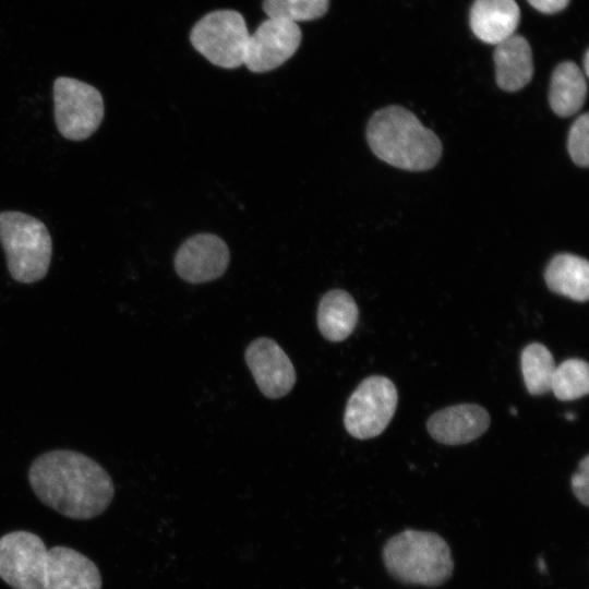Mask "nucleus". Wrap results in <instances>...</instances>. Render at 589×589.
I'll return each mask as SVG.
<instances>
[{
  "label": "nucleus",
  "instance_id": "nucleus-21",
  "mask_svg": "<svg viewBox=\"0 0 589 589\" xmlns=\"http://www.w3.org/2000/svg\"><path fill=\"white\" fill-rule=\"evenodd\" d=\"M329 0H264L263 10L269 19L288 22L312 21L323 16Z\"/></svg>",
  "mask_w": 589,
  "mask_h": 589
},
{
  "label": "nucleus",
  "instance_id": "nucleus-2",
  "mask_svg": "<svg viewBox=\"0 0 589 589\" xmlns=\"http://www.w3.org/2000/svg\"><path fill=\"white\" fill-rule=\"evenodd\" d=\"M366 140L377 158L404 170H429L442 155L437 135L402 106L375 111L366 127Z\"/></svg>",
  "mask_w": 589,
  "mask_h": 589
},
{
  "label": "nucleus",
  "instance_id": "nucleus-11",
  "mask_svg": "<svg viewBox=\"0 0 589 589\" xmlns=\"http://www.w3.org/2000/svg\"><path fill=\"white\" fill-rule=\"evenodd\" d=\"M245 361L266 397L280 398L292 389L296 383L293 364L273 339L261 337L253 340L245 350Z\"/></svg>",
  "mask_w": 589,
  "mask_h": 589
},
{
  "label": "nucleus",
  "instance_id": "nucleus-6",
  "mask_svg": "<svg viewBox=\"0 0 589 589\" xmlns=\"http://www.w3.org/2000/svg\"><path fill=\"white\" fill-rule=\"evenodd\" d=\"M55 121L62 136L71 141L88 139L100 125L104 100L94 86L60 76L53 83Z\"/></svg>",
  "mask_w": 589,
  "mask_h": 589
},
{
  "label": "nucleus",
  "instance_id": "nucleus-17",
  "mask_svg": "<svg viewBox=\"0 0 589 589\" xmlns=\"http://www.w3.org/2000/svg\"><path fill=\"white\" fill-rule=\"evenodd\" d=\"M359 310L354 299L342 289L326 292L317 308V326L329 341H342L354 330Z\"/></svg>",
  "mask_w": 589,
  "mask_h": 589
},
{
  "label": "nucleus",
  "instance_id": "nucleus-5",
  "mask_svg": "<svg viewBox=\"0 0 589 589\" xmlns=\"http://www.w3.org/2000/svg\"><path fill=\"white\" fill-rule=\"evenodd\" d=\"M243 16L233 10H218L203 16L193 26L192 46L213 64L236 69L243 64L249 39Z\"/></svg>",
  "mask_w": 589,
  "mask_h": 589
},
{
  "label": "nucleus",
  "instance_id": "nucleus-16",
  "mask_svg": "<svg viewBox=\"0 0 589 589\" xmlns=\"http://www.w3.org/2000/svg\"><path fill=\"white\" fill-rule=\"evenodd\" d=\"M544 280L551 291L586 302L589 297V263L575 254H556L544 271Z\"/></svg>",
  "mask_w": 589,
  "mask_h": 589
},
{
  "label": "nucleus",
  "instance_id": "nucleus-8",
  "mask_svg": "<svg viewBox=\"0 0 589 589\" xmlns=\"http://www.w3.org/2000/svg\"><path fill=\"white\" fill-rule=\"evenodd\" d=\"M48 549L31 531L15 530L0 538V578L12 589H46Z\"/></svg>",
  "mask_w": 589,
  "mask_h": 589
},
{
  "label": "nucleus",
  "instance_id": "nucleus-22",
  "mask_svg": "<svg viewBox=\"0 0 589 589\" xmlns=\"http://www.w3.org/2000/svg\"><path fill=\"white\" fill-rule=\"evenodd\" d=\"M589 115H580L570 125L567 151L572 160L579 167L589 165Z\"/></svg>",
  "mask_w": 589,
  "mask_h": 589
},
{
  "label": "nucleus",
  "instance_id": "nucleus-7",
  "mask_svg": "<svg viewBox=\"0 0 589 589\" xmlns=\"http://www.w3.org/2000/svg\"><path fill=\"white\" fill-rule=\"evenodd\" d=\"M394 383L382 375L363 380L349 397L344 423L347 432L359 440L380 435L390 422L397 407Z\"/></svg>",
  "mask_w": 589,
  "mask_h": 589
},
{
  "label": "nucleus",
  "instance_id": "nucleus-15",
  "mask_svg": "<svg viewBox=\"0 0 589 589\" xmlns=\"http://www.w3.org/2000/svg\"><path fill=\"white\" fill-rule=\"evenodd\" d=\"M495 46L493 59L497 86L506 92L521 89L533 75L532 51L528 40L514 34Z\"/></svg>",
  "mask_w": 589,
  "mask_h": 589
},
{
  "label": "nucleus",
  "instance_id": "nucleus-9",
  "mask_svg": "<svg viewBox=\"0 0 589 589\" xmlns=\"http://www.w3.org/2000/svg\"><path fill=\"white\" fill-rule=\"evenodd\" d=\"M301 37L297 23L268 17L249 36L243 64L255 73L272 71L293 56Z\"/></svg>",
  "mask_w": 589,
  "mask_h": 589
},
{
  "label": "nucleus",
  "instance_id": "nucleus-3",
  "mask_svg": "<svg viewBox=\"0 0 589 589\" xmlns=\"http://www.w3.org/2000/svg\"><path fill=\"white\" fill-rule=\"evenodd\" d=\"M382 560L389 576L407 586L438 587L454 573L450 548L433 531L405 529L394 534L383 545Z\"/></svg>",
  "mask_w": 589,
  "mask_h": 589
},
{
  "label": "nucleus",
  "instance_id": "nucleus-18",
  "mask_svg": "<svg viewBox=\"0 0 589 589\" xmlns=\"http://www.w3.org/2000/svg\"><path fill=\"white\" fill-rule=\"evenodd\" d=\"M587 97L586 76L573 61L561 62L553 71L549 104L560 117L575 115L585 104Z\"/></svg>",
  "mask_w": 589,
  "mask_h": 589
},
{
  "label": "nucleus",
  "instance_id": "nucleus-10",
  "mask_svg": "<svg viewBox=\"0 0 589 589\" xmlns=\"http://www.w3.org/2000/svg\"><path fill=\"white\" fill-rule=\"evenodd\" d=\"M229 249L213 233H199L185 240L175 256V269L180 278L192 284L214 280L228 267Z\"/></svg>",
  "mask_w": 589,
  "mask_h": 589
},
{
  "label": "nucleus",
  "instance_id": "nucleus-13",
  "mask_svg": "<svg viewBox=\"0 0 589 589\" xmlns=\"http://www.w3.org/2000/svg\"><path fill=\"white\" fill-rule=\"evenodd\" d=\"M49 569L46 589H101L96 564L83 553L63 545L48 549Z\"/></svg>",
  "mask_w": 589,
  "mask_h": 589
},
{
  "label": "nucleus",
  "instance_id": "nucleus-23",
  "mask_svg": "<svg viewBox=\"0 0 589 589\" xmlns=\"http://www.w3.org/2000/svg\"><path fill=\"white\" fill-rule=\"evenodd\" d=\"M570 488L574 496L584 506L589 505V456L586 455L579 462L577 471L570 478Z\"/></svg>",
  "mask_w": 589,
  "mask_h": 589
},
{
  "label": "nucleus",
  "instance_id": "nucleus-1",
  "mask_svg": "<svg viewBox=\"0 0 589 589\" xmlns=\"http://www.w3.org/2000/svg\"><path fill=\"white\" fill-rule=\"evenodd\" d=\"M35 495L57 513L76 520L103 514L115 495L109 473L75 450L55 449L38 456L28 470Z\"/></svg>",
  "mask_w": 589,
  "mask_h": 589
},
{
  "label": "nucleus",
  "instance_id": "nucleus-4",
  "mask_svg": "<svg viewBox=\"0 0 589 589\" xmlns=\"http://www.w3.org/2000/svg\"><path fill=\"white\" fill-rule=\"evenodd\" d=\"M0 242L14 280L32 284L46 276L52 241L43 221L22 212H0Z\"/></svg>",
  "mask_w": 589,
  "mask_h": 589
},
{
  "label": "nucleus",
  "instance_id": "nucleus-24",
  "mask_svg": "<svg viewBox=\"0 0 589 589\" xmlns=\"http://www.w3.org/2000/svg\"><path fill=\"white\" fill-rule=\"evenodd\" d=\"M536 10L552 14L565 9L569 0H527Z\"/></svg>",
  "mask_w": 589,
  "mask_h": 589
},
{
  "label": "nucleus",
  "instance_id": "nucleus-25",
  "mask_svg": "<svg viewBox=\"0 0 589 589\" xmlns=\"http://www.w3.org/2000/svg\"><path fill=\"white\" fill-rule=\"evenodd\" d=\"M584 70H585V76L589 75V51L586 50L584 56Z\"/></svg>",
  "mask_w": 589,
  "mask_h": 589
},
{
  "label": "nucleus",
  "instance_id": "nucleus-20",
  "mask_svg": "<svg viewBox=\"0 0 589 589\" xmlns=\"http://www.w3.org/2000/svg\"><path fill=\"white\" fill-rule=\"evenodd\" d=\"M551 390L557 399L563 401L586 396L589 392L588 363L581 359L572 358L555 366Z\"/></svg>",
  "mask_w": 589,
  "mask_h": 589
},
{
  "label": "nucleus",
  "instance_id": "nucleus-12",
  "mask_svg": "<svg viewBox=\"0 0 589 589\" xmlns=\"http://www.w3.org/2000/svg\"><path fill=\"white\" fill-rule=\"evenodd\" d=\"M490 422V414L483 407L461 404L434 412L426 422V429L442 444L461 445L481 436Z\"/></svg>",
  "mask_w": 589,
  "mask_h": 589
},
{
  "label": "nucleus",
  "instance_id": "nucleus-19",
  "mask_svg": "<svg viewBox=\"0 0 589 589\" xmlns=\"http://www.w3.org/2000/svg\"><path fill=\"white\" fill-rule=\"evenodd\" d=\"M521 373L530 395L539 396L551 390L555 362L551 351L540 342L526 346L520 358Z\"/></svg>",
  "mask_w": 589,
  "mask_h": 589
},
{
  "label": "nucleus",
  "instance_id": "nucleus-14",
  "mask_svg": "<svg viewBox=\"0 0 589 589\" xmlns=\"http://www.w3.org/2000/svg\"><path fill=\"white\" fill-rule=\"evenodd\" d=\"M519 20L520 10L515 0H476L469 14L473 34L491 45L514 35Z\"/></svg>",
  "mask_w": 589,
  "mask_h": 589
}]
</instances>
